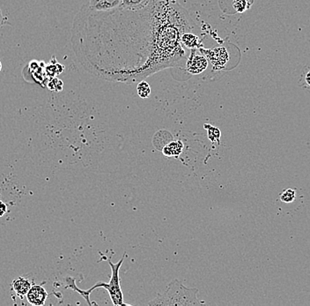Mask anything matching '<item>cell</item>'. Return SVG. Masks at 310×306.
<instances>
[{
	"instance_id": "8fae6325",
	"label": "cell",
	"mask_w": 310,
	"mask_h": 306,
	"mask_svg": "<svg viewBox=\"0 0 310 306\" xmlns=\"http://www.w3.org/2000/svg\"><path fill=\"white\" fill-rule=\"evenodd\" d=\"M300 87L303 89L310 91V65L305 66L301 73L299 83Z\"/></svg>"
},
{
	"instance_id": "52a82bcc",
	"label": "cell",
	"mask_w": 310,
	"mask_h": 306,
	"mask_svg": "<svg viewBox=\"0 0 310 306\" xmlns=\"http://www.w3.org/2000/svg\"><path fill=\"white\" fill-rule=\"evenodd\" d=\"M121 0H89L87 4L91 10L97 11H109L118 8Z\"/></svg>"
},
{
	"instance_id": "4fadbf2b",
	"label": "cell",
	"mask_w": 310,
	"mask_h": 306,
	"mask_svg": "<svg viewBox=\"0 0 310 306\" xmlns=\"http://www.w3.org/2000/svg\"><path fill=\"white\" fill-rule=\"evenodd\" d=\"M137 92L141 98H148L151 95L150 85L147 81L141 80L137 86Z\"/></svg>"
},
{
	"instance_id": "30bf717a",
	"label": "cell",
	"mask_w": 310,
	"mask_h": 306,
	"mask_svg": "<svg viewBox=\"0 0 310 306\" xmlns=\"http://www.w3.org/2000/svg\"><path fill=\"white\" fill-rule=\"evenodd\" d=\"M181 42L187 49H199V38L196 34H193L192 32L182 34Z\"/></svg>"
},
{
	"instance_id": "ac0fdd59",
	"label": "cell",
	"mask_w": 310,
	"mask_h": 306,
	"mask_svg": "<svg viewBox=\"0 0 310 306\" xmlns=\"http://www.w3.org/2000/svg\"><path fill=\"white\" fill-rule=\"evenodd\" d=\"M6 209H7L6 205L4 204L3 201H0V217L4 216L5 212H6Z\"/></svg>"
},
{
	"instance_id": "2e32d148",
	"label": "cell",
	"mask_w": 310,
	"mask_h": 306,
	"mask_svg": "<svg viewBox=\"0 0 310 306\" xmlns=\"http://www.w3.org/2000/svg\"><path fill=\"white\" fill-rule=\"evenodd\" d=\"M234 7L238 12H243L249 7V5L247 4V0H235Z\"/></svg>"
},
{
	"instance_id": "5b68a950",
	"label": "cell",
	"mask_w": 310,
	"mask_h": 306,
	"mask_svg": "<svg viewBox=\"0 0 310 306\" xmlns=\"http://www.w3.org/2000/svg\"><path fill=\"white\" fill-rule=\"evenodd\" d=\"M27 302L34 306H42L45 305L48 299V292L41 285L31 286L30 290L27 293Z\"/></svg>"
},
{
	"instance_id": "ba28073f",
	"label": "cell",
	"mask_w": 310,
	"mask_h": 306,
	"mask_svg": "<svg viewBox=\"0 0 310 306\" xmlns=\"http://www.w3.org/2000/svg\"><path fill=\"white\" fill-rule=\"evenodd\" d=\"M182 149H183V144L182 141L174 140V141H171L170 143L166 144V146L163 148L162 152L163 154L167 157L178 158V156L181 155Z\"/></svg>"
},
{
	"instance_id": "3957f363",
	"label": "cell",
	"mask_w": 310,
	"mask_h": 306,
	"mask_svg": "<svg viewBox=\"0 0 310 306\" xmlns=\"http://www.w3.org/2000/svg\"><path fill=\"white\" fill-rule=\"evenodd\" d=\"M198 290L186 288L178 280H174L167 285L166 291L158 295L149 306H200L204 305V301H200L197 298Z\"/></svg>"
},
{
	"instance_id": "9c48e42d",
	"label": "cell",
	"mask_w": 310,
	"mask_h": 306,
	"mask_svg": "<svg viewBox=\"0 0 310 306\" xmlns=\"http://www.w3.org/2000/svg\"><path fill=\"white\" fill-rule=\"evenodd\" d=\"M12 288L19 298H23L24 296L27 295V292L30 290V282L23 277H19L17 280L12 282Z\"/></svg>"
},
{
	"instance_id": "9a60e30c",
	"label": "cell",
	"mask_w": 310,
	"mask_h": 306,
	"mask_svg": "<svg viewBox=\"0 0 310 306\" xmlns=\"http://www.w3.org/2000/svg\"><path fill=\"white\" fill-rule=\"evenodd\" d=\"M280 201H282L283 203H292L295 201L296 199V193L294 189H287L284 190L283 192L281 193L280 196Z\"/></svg>"
},
{
	"instance_id": "5bb4252c",
	"label": "cell",
	"mask_w": 310,
	"mask_h": 306,
	"mask_svg": "<svg viewBox=\"0 0 310 306\" xmlns=\"http://www.w3.org/2000/svg\"><path fill=\"white\" fill-rule=\"evenodd\" d=\"M148 0H121L120 7L136 9L148 3Z\"/></svg>"
},
{
	"instance_id": "7a4b0ae2",
	"label": "cell",
	"mask_w": 310,
	"mask_h": 306,
	"mask_svg": "<svg viewBox=\"0 0 310 306\" xmlns=\"http://www.w3.org/2000/svg\"><path fill=\"white\" fill-rule=\"evenodd\" d=\"M125 257H126V254H125L121 260L118 261V263H116V264L110 261V259L109 260V264H110V269H111V277H110V281L109 284L100 282V283L95 284L89 290L83 291L80 288L77 287L74 277H66L65 278V284H66L65 288L66 289H71L72 291H76L77 293H79L87 301V304L89 306L93 305L90 302V294H91L93 291L96 290V289H99V288L105 289L109 292L110 299L113 303L114 306H129L128 304H125L124 302V295H123V291H122L121 284H120V276H119L120 268H121L122 265L124 263Z\"/></svg>"
},
{
	"instance_id": "8992f818",
	"label": "cell",
	"mask_w": 310,
	"mask_h": 306,
	"mask_svg": "<svg viewBox=\"0 0 310 306\" xmlns=\"http://www.w3.org/2000/svg\"><path fill=\"white\" fill-rule=\"evenodd\" d=\"M205 55L213 66L215 67H221L228 60V54L227 49L221 47L214 49H207L205 50Z\"/></svg>"
},
{
	"instance_id": "277c9868",
	"label": "cell",
	"mask_w": 310,
	"mask_h": 306,
	"mask_svg": "<svg viewBox=\"0 0 310 306\" xmlns=\"http://www.w3.org/2000/svg\"><path fill=\"white\" fill-rule=\"evenodd\" d=\"M196 49H191V53L185 63L186 71L192 75L202 73L208 66L207 57L202 54H196Z\"/></svg>"
},
{
	"instance_id": "d6986e66",
	"label": "cell",
	"mask_w": 310,
	"mask_h": 306,
	"mask_svg": "<svg viewBox=\"0 0 310 306\" xmlns=\"http://www.w3.org/2000/svg\"><path fill=\"white\" fill-rule=\"evenodd\" d=\"M1 70H2V63H1V61H0V72H1Z\"/></svg>"
},
{
	"instance_id": "7c38bea8",
	"label": "cell",
	"mask_w": 310,
	"mask_h": 306,
	"mask_svg": "<svg viewBox=\"0 0 310 306\" xmlns=\"http://www.w3.org/2000/svg\"><path fill=\"white\" fill-rule=\"evenodd\" d=\"M204 127L207 130L209 140H211L212 142H217L218 144H220L221 132L219 131V129L214 127L212 125H208V124L204 125Z\"/></svg>"
},
{
	"instance_id": "6da1fadb",
	"label": "cell",
	"mask_w": 310,
	"mask_h": 306,
	"mask_svg": "<svg viewBox=\"0 0 310 306\" xmlns=\"http://www.w3.org/2000/svg\"><path fill=\"white\" fill-rule=\"evenodd\" d=\"M189 17L177 0H148L136 9L109 11L85 4L73 20L72 49L92 74L133 82L182 64L181 37L194 26Z\"/></svg>"
},
{
	"instance_id": "e0dca14e",
	"label": "cell",
	"mask_w": 310,
	"mask_h": 306,
	"mask_svg": "<svg viewBox=\"0 0 310 306\" xmlns=\"http://www.w3.org/2000/svg\"><path fill=\"white\" fill-rule=\"evenodd\" d=\"M6 24H9V22H8V18L6 16L3 14L2 10L0 9V28H1L2 26H4V25H6Z\"/></svg>"
}]
</instances>
